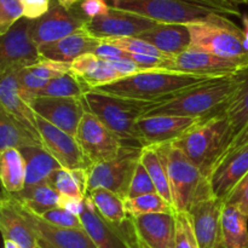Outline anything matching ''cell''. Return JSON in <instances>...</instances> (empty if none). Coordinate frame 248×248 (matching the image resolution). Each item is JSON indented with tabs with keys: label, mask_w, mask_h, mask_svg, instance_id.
Returning <instances> with one entry per match:
<instances>
[{
	"label": "cell",
	"mask_w": 248,
	"mask_h": 248,
	"mask_svg": "<svg viewBox=\"0 0 248 248\" xmlns=\"http://www.w3.org/2000/svg\"><path fill=\"white\" fill-rule=\"evenodd\" d=\"M247 70H245L232 77L216 78L195 85L179 92L167 101H162L150 109L144 116L165 114L200 118L205 120L211 116L218 115L223 113L230 98L244 82Z\"/></svg>",
	"instance_id": "1"
},
{
	"label": "cell",
	"mask_w": 248,
	"mask_h": 248,
	"mask_svg": "<svg viewBox=\"0 0 248 248\" xmlns=\"http://www.w3.org/2000/svg\"><path fill=\"white\" fill-rule=\"evenodd\" d=\"M116 9L135 12L157 23L190 24L213 16L242 17L232 0H111Z\"/></svg>",
	"instance_id": "2"
},
{
	"label": "cell",
	"mask_w": 248,
	"mask_h": 248,
	"mask_svg": "<svg viewBox=\"0 0 248 248\" xmlns=\"http://www.w3.org/2000/svg\"><path fill=\"white\" fill-rule=\"evenodd\" d=\"M210 80V78L169 70H148L103 85L96 91L124 98L159 102L172 98L179 92Z\"/></svg>",
	"instance_id": "3"
},
{
	"label": "cell",
	"mask_w": 248,
	"mask_h": 248,
	"mask_svg": "<svg viewBox=\"0 0 248 248\" xmlns=\"http://www.w3.org/2000/svg\"><path fill=\"white\" fill-rule=\"evenodd\" d=\"M234 138L229 120L223 113L205 119L174 140L191 162L208 179L216 164Z\"/></svg>",
	"instance_id": "4"
},
{
	"label": "cell",
	"mask_w": 248,
	"mask_h": 248,
	"mask_svg": "<svg viewBox=\"0 0 248 248\" xmlns=\"http://www.w3.org/2000/svg\"><path fill=\"white\" fill-rule=\"evenodd\" d=\"M87 110L94 114L107 127L125 142L142 145L137 123L159 102L138 101L91 90L84 96ZM143 147V145H142Z\"/></svg>",
	"instance_id": "5"
},
{
	"label": "cell",
	"mask_w": 248,
	"mask_h": 248,
	"mask_svg": "<svg viewBox=\"0 0 248 248\" xmlns=\"http://www.w3.org/2000/svg\"><path fill=\"white\" fill-rule=\"evenodd\" d=\"M191 35L189 50L212 53L220 57L248 60V43L244 29L229 17L213 16L188 24Z\"/></svg>",
	"instance_id": "6"
},
{
	"label": "cell",
	"mask_w": 248,
	"mask_h": 248,
	"mask_svg": "<svg viewBox=\"0 0 248 248\" xmlns=\"http://www.w3.org/2000/svg\"><path fill=\"white\" fill-rule=\"evenodd\" d=\"M166 156L174 211L189 212L210 182L173 143H166Z\"/></svg>",
	"instance_id": "7"
},
{
	"label": "cell",
	"mask_w": 248,
	"mask_h": 248,
	"mask_svg": "<svg viewBox=\"0 0 248 248\" xmlns=\"http://www.w3.org/2000/svg\"><path fill=\"white\" fill-rule=\"evenodd\" d=\"M143 147L135 143H126L115 159L103 164L92 165L87 170L89 193L97 188H104L125 200L135 170L140 162Z\"/></svg>",
	"instance_id": "8"
},
{
	"label": "cell",
	"mask_w": 248,
	"mask_h": 248,
	"mask_svg": "<svg viewBox=\"0 0 248 248\" xmlns=\"http://www.w3.org/2000/svg\"><path fill=\"white\" fill-rule=\"evenodd\" d=\"M75 138L91 166L115 159L127 143L90 111L85 113Z\"/></svg>",
	"instance_id": "9"
},
{
	"label": "cell",
	"mask_w": 248,
	"mask_h": 248,
	"mask_svg": "<svg viewBox=\"0 0 248 248\" xmlns=\"http://www.w3.org/2000/svg\"><path fill=\"white\" fill-rule=\"evenodd\" d=\"M248 69V60L220 57L200 51L188 50L178 56L169 57L166 70L210 78H227Z\"/></svg>",
	"instance_id": "10"
},
{
	"label": "cell",
	"mask_w": 248,
	"mask_h": 248,
	"mask_svg": "<svg viewBox=\"0 0 248 248\" xmlns=\"http://www.w3.org/2000/svg\"><path fill=\"white\" fill-rule=\"evenodd\" d=\"M224 201L218 198L208 184L189 210L191 224L200 248H224L220 232Z\"/></svg>",
	"instance_id": "11"
},
{
	"label": "cell",
	"mask_w": 248,
	"mask_h": 248,
	"mask_svg": "<svg viewBox=\"0 0 248 248\" xmlns=\"http://www.w3.org/2000/svg\"><path fill=\"white\" fill-rule=\"evenodd\" d=\"M31 19L23 18L14 24L0 39V73L28 68L40 62L39 47L31 35Z\"/></svg>",
	"instance_id": "12"
},
{
	"label": "cell",
	"mask_w": 248,
	"mask_h": 248,
	"mask_svg": "<svg viewBox=\"0 0 248 248\" xmlns=\"http://www.w3.org/2000/svg\"><path fill=\"white\" fill-rule=\"evenodd\" d=\"M89 21L79 5L73 9H65L60 4H55L47 14L31 21V35L39 47L82 31Z\"/></svg>",
	"instance_id": "13"
},
{
	"label": "cell",
	"mask_w": 248,
	"mask_h": 248,
	"mask_svg": "<svg viewBox=\"0 0 248 248\" xmlns=\"http://www.w3.org/2000/svg\"><path fill=\"white\" fill-rule=\"evenodd\" d=\"M80 219L84 230L97 248H136L137 235L131 217L124 227H113L97 212L89 195L85 198Z\"/></svg>",
	"instance_id": "14"
},
{
	"label": "cell",
	"mask_w": 248,
	"mask_h": 248,
	"mask_svg": "<svg viewBox=\"0 0 248 248\" xmlns=\"http://www.w3.org/2000/svg\"><path fill=\"white\" fill-rule=\"evenodd\" d=\"M156 24L157 22L148 17L110 6L108 14L90 19L85 26V31L99 40L130 36L137 38Z\"/></svg>",
	"instance_id": "15"
},
{
	"label": "cell",
	"mask_w": 248,
	"mask_h": 248,
	"mask_svg": "<svg viewBox=\"0 0 248 248\" xmlns=\"http://www.w3.org/2000/svg\"><path fill=\"white\" fill-rule=\"evenodd\" d=\"M14 199L41 248H97L84 229H72L50 224L28 210L15 196Z\"/></svg>",
	"instance_id": "16"
},
{
	"label": "cell",
	"mask_w": 248,
	"mask_h": 248,
	"mask_svg": "<svg viewBox=\"0 0 248 248\" xmlns=\"http://www.w3.org/2000/svg\"><path fill=\"white\" fill-rule=\"evenodd\" d=\"M36 125L44 148L63 169L89 170L91 167L74 136L56 127L39 115H36Z\"/></svg>",
	"instance_id": "17"
},
{
	"label": "cell",
	"mask_w": 248,
	"mask_h": 248,
	"mask_svg": "<svg viewBox=\"0 0 248 248\" xmlns=\"http://www.w3.org/2000/svg\"><path fill=\"white\" fill-rule=\"evenodd\" d=\"M31 108L36 115L74 137L85 113L89 111L84 98L67 97H36Z\"/></svg>",
	"instance_id": "18"
},
{
	"label": "cell",
	"mask_w": 248,
	"mask_h": 248,
	"mask_svg": "<svg viewBox=\"0 0 248 248\" xmlns=\"http://www.w3.org/2000/svg\"><path fill=\"white\" fill-rule=\"evenodd\" d=\"M202 120L200 118L157 114L143 116L138 120L137 126L142 138V145L145 147L174 142Z\"/></svg>",
	"instance_id": "19"
},
{
	"label": "cell",
	"mask_w": 248,
	"mask_h": 248,
	"mask_svg": "<svg viewBox=\"0 0 248 248\" xmlns=\"http://www.w3.org/2000/svg\"><path fill=\"white\" fill-rule=\"evenodd\" d=\"M17 72V69H11L0 73V109L14 116L41 140L36 114L19 86Z\"/></svg>",
	"instance_id": "20"
},
{
	"label": "cell",
	"mask_w": 248,
	"mask_h": 248,
	"mask_svg": "<svg viewBox=\"0 0 248 248\" xmlns=\"http://www.w3.org/2000/svg\"><path fill=\"white\" fill-rule=\"evenodd\" d=\"M174 213H156L131 218L138 239L142 240L149 248H174Z\"/></svg>",
	"instance_id": "21"
},
{
	"label": "cell",
	"mask_w": 248,
	"mask_h": 248,
	"mask_svg": "<svg viewBox=\"0 0 248 248\" xmlns=\"http://www.w3.org/2000/svg\"><path fill=\"white\" fill-rule=\"evenodd\" d=\"M0 230L4 240L16 242L23 248H41L33 230L19 212L12 194L5 190L0 201Z\"/></svg>",
	"instance_id": "22"
},
{
	"label": "cell",
	"mask_w": 248,
	"mask_h": 248,
	"mask_svg": "<svg viewBox=\"0 0 248 248\" xmlns=\"http://www.w3.org/2000/svg\"><path fill=\"white\" fill-rule=\"evenodd\" d=\"M99 43V39L94 38L82 29L61 40L39 46V52L43 60L72 63L80 56L93 53L98 47Z\"/></svg>",
	"instance_id": "23"
},
{
	"label": "cell",
	"mask_w": 248,
	"mask_h": 248,
	"mask_svg": "<svg viewBox=\"0 0 248 248\" xmlns=\"http://www.w3.org/2000/svg\"><path fill=\"white\" fill-rule=\"evenodd\" d=\"M248 172V142L228 155L208 177L212 191L224 199L230 189Z\"/></svg>",
	"instance_id": "24"
},
{
	"label": "cell",
	"mask_w": 248,
	"mask_h": 248,
	"mask_svg": "<svg viewBox=\"0 0 248 248\" xmlns=\"http://www.w3.org/2000/svg\"><path fill=\"white\" fill-rule=\"evenodd\" d=\"M137 38L155 46L165 55L178 56L190 48L191 35L188 24L157 23Z\"/></svg>",
	"instance_id": "25"
},
{
	"label": "cell",
	"mask_w": 248,
	"mask_h": 248,
	"mask_svg": "<svg viewBox=\"0 0 248 248\" xmlns=\"http://www.w3.org/2000/svg\"><path fill=\"white\" fill-rule=\"evenodd\" d=\"M70 72L87 85L90 90L123 79L108 61L97 57L94 53H86L78 57L74 62H72Z\"/></svg>",
	"instance_id": "26"
},
{
	"label": "cell",
	"mask_w": 248,
	"mask_h": 248,
	"mask_svg": "<svg viewBox=\"0 0 248 248\" xmlns=\"http://www.w3.org/2000/svg\"><path fill=\"white\" fill-rule=\"evenodd\" d=\"M19 152L26 162V186L47 184L50 177L62 169L60 162L43 147L23 148Z\"/></svg>",
	"instance_id": "27"
},
{
	"label": "cell",
	"mask_w": 248,
	"mask_h": 248,
	"mask_svg": "<svg viewBox=\"0 0 248 248\" xmlns=\"http://www.w3.org/2000/svg\"><path fill=\"white\" fill-rule=\"evenodd\" d=\"M140 160L152 177L157 193L173 206L167 169L166 144L145 145L143 147Z\"/></svg>",
	"instance_id": "28"
},
{
	"label": "cell",
	"mask_w": 248,
	"mask_h": 248,
	"mask_svg": "<svg viewBox=\"0 0 248 248\" xmlns=\"http://www.w3.org/2000/svg\"><path fill=\"white\" fill-rule=\"evenodd\" d=\"M220 232L224 248H248V217L235 206L224 203Z\"/></svg>",
	"instance_id": "29"
},
{
	"label": "cell",
	"mask_w": 248,
	"mask_h": 248,
	"mask_svg": "<svg viewBox=\"0 0 248 248\" xmlns=\"http://www.w3.org/2000/svg\"><path fill=\"white\" fill-rule=\"evenodd\" d=\"M28 147H43V142L14 116L0 109V152Z\"/></svg>",
	"instance_id": "30"
},
{
	"label": "cell",
	"mask_w": 248,
	"mask_h": 248,
	"mask_svg": "<svg viewBox=\"0 0 248 248\" xmlns=\"http://www.w3.org/2000/svg\"><path fill=\"white\" fill-rule=\"evenodd\" d=\"M0 179L2 188L10 194H18L26 186V162L18 149L0 152Z\"/></svg>",
	"instance_id": "31"
},
{
	"label": "cell",
	"mask_w": 248,
	"mask_h": 248,
	"mask_svg": "<svg viewBox=\"0 0 248 248\" xmlns=\"http://www.w3.org/2000/svg\"><path fill=\"white\" fill-rule=\"evenodd\" d=\"M97 212L109 224L121 228L130 219L125 208V200L118 194L104 188H97L89 193Z\"/></svg>",
	"instance_id": "32"
},
{
	"label": "cell",
	"mask_w": 248,
	"mask_h": 248,
	"mask_svg": "<svg viewBox=\"0 0 248 248\" xmlns=\"http://www.w3.org/2000/svg\"><path fill=\"white\" fill-rule=\"evenodd\" d=\"M47 184L62 196L85 199L89 195L87 170H67L62 167L50 177Z\"/></svg>",
	"instance_id": "33"
},
{
	"label": "cell",
	"mask_w": 248,
	"mask_h": 248,
	"mask_svg": "<svg viewBox=\"0 0 248 248\" xmlns=\"http://www.w3.org/2000/svg\"><path fill=\"white\" fill-rule=\"evenodd\" d=\"M14 196L36 216H41L52 208L58 207L61 198L60 194L48 184L26 186L21 193L15 194Z\"/></svg>",
	"instance_id": "34"
},
{
	"label": "cell",
	"mask_w": 248,
	"mask_h": 248,
	"mask_svg": "<svg viewBox=\"0 0 248 248\" xmlns=\"http://www.w3.org/2000/svg\"><path fill=\"white\" fill-rule=\"evenodd\" d=\"M90 87L85 85L72 72L48 81V84L36 94V97H67V98H84Z\"/></svg>",
	"instance_id": "35"
},
{
	"label": "cell",
	"mask_w": 248,
	"mask_h": 248,
	"mask_svg": "<svg viewBox=\"0 0 248 248\" xmlns=\"http://www.w3.org/2000/svg\"><path fill=\"white\" fill-rule=\"evenodd\" d=\"M125 208L128 217L156 215V213H174V207L159 193L145 194L132 199H125Z\"/></svg>",
	"instance_id": "36"
},
{
	"label": "cell",
	"mask_w": 248,
	"mask_h": 248,
	"mask_svg": "<svg viewBox=\"0 0 248 248\" xmlns=\"http://www.w3.org/2000/svg\"><path fill=\"white\" fill-rule=\"evenodd\" d=\"M223 114L229 120L234 137L248 124V69L244 82L225 106Z\"/></svg>",
	"instance_id": "37"
},
{
	"label": "cell",
	"mask_w": 248,
	"mask_h": 248,
	"mask_svg": "<svg viewBox=\"0 0 248 248\" xmlns=\"http://www.w3.org/2000/svg\"><path fill=\"white\" fill-rule=\"evenodd\" d=\"M174 248H200L188 212H176Z\"/></svg>",
	"instance_id": "38"
},
{
	"label": "cell",
	"mask_w": 248,
	"mask_h": 248,
	"mask_svg": "<svg viewBox=\"0 0 248 248\" xmlns=\"http://www.w3.org/2000/svg\"><path fill=\"white\" fill-rule=\"evenodd\" d=\"M109 44L118 46L123 50L127 51L130 53H136V55H148L155 56V57H167L170 55H165L161 51L157 50L155 46L150 45L147 41L142 40L136 36H130V38H113V39H104Z\"/></svg>",
	"instance_id": "39"
},
{
	"label": "cell",
	"mask_w": 248,
	"mask_h": 248,
	"mask_svg": "<svg viewBox=\"0 0 248 248\" xmlns=\"http://www.w3.org/2000/svg\"><path fill=\"white\" fill-rule=\"evenodd\" d=\"M152 193H157L156 188H155L152 177L148 173L147 169L143 166V164L140 160V162H138L137 167L135 170V173L132 176V179H131L126 199L137 198V196Z\"/></svg>",
	"instance_id": "40"
},
{
	"label": "cell",
	"mask_w": 248,
	"mask_h": 248,
	"mask_svg": "<svg viewBox=\"0 0 248 248\" xmlns=\"http://www.w3.org/2000/svg\"><path fill=\"white\" fill-rule=\"evenodd\" d=\"M23 17L24 10L21 0H0V35H4Z\"/></svg>",
	"instance_id": "41"
},
{
	"label": "cell",
	"mask_w": 248,
	"mask_h": 248,
	"mask_svg": "<svg viewBox=\"0 0 248 248\" xmlns=\"http://www.w3.org/2000/svg\"><path fill=\"white\" fill-rule=\"evenodd\" d=\"M70 67H72V63L56 62V61L51 60H41L40 62L35 63V64L31 65L28 68L38 78L46 80V81H50V80L56 79V78L62 77V75L69 73Z\"/></svg>",
	"instance_id": "42"
},
{
	"label": "cell",
	"mask_w": 248,
	"mask_h": 248,
	"mask_svg": "<svg viewBox=\"0 0 248 248\" xmlns=\"http://www.w3.org/2000/svg\"><path fill=\"white\" fill-rule=\"evenodd\" d=\"M39 217L45 220V222L50 223V224L56 225V227L72 228V229H84L81 219H80V216L74 215V213L69 212V211L64 210V208H52V210L43 213Z\"/></svg>",
	"instance_id": "43"
},
{
	"label": "cell",
	"mask_w": 248,
	"mask_h": 248,
	"mask_svg": "<svg viewBox=\"0 0 248 248\" xmlns=\"http://www.w3.org/2000/svg\"><path fill=\"white\" fill-rule=\"evenodd\" d=\"M227 205L235 206L248 217V172L230 189L223 199Z\"/></svg>",
	"instance_id": "44"
},
{
	"label": "cell",
	"mask_w": 248,
	"mask_h": 248,
	"mask_svg": "<svg viewBox=\"0 0 248 248\" xmlns=\"http://www.w3.org/2000/svg\"><path fill=\"white\" fill-rule=\"evenodd\" d=\"M24 10V17L31 21L40 18L47 14L52 5L57 4L56 0H21Z\"/></svg>",
	"instance_id": "45"
},
{
	"label": "cell",
	"mask_w": 248,
	"mask_h": 248,
	"mask_svg": "<svg viewBox=\"0 0 248 248\" xmlns=\"http://www.w3.org/2000/svg\"><path fill=\"white\" fill-rule=\"evenodd\" d=\"M94 55L97 57L102 58L104 61H120V60H130L131 53L118 46L109 44L107 41L101 40L98 47L94 51Z\"/></svg>",
	"instance_id": "46"
},
{
	"label": "cell",
	"mask_w": 248,
	"mask_h": 248,
	"mask_svg": "<svg viewBox=\"0 0 248 248\" xmlns=\"http://www.w3.org/2000/svg\"><path fill=\"white\" fill-rule=\"evenodd\" d=\"M79 7L82 14L89 19L103 16V15L108 14V11L110 10V6L107 4L106 0H81Z\"/></svg>",
	"instance_id": "47"
},
{
	"label": "cell",
	"mask_w": 248,
	"mask_h": 248,
	"mask_svg": "<svg viewBox=\"0 0 248 248\" xmlns=\"http://www.w3.org/2000/svg\"><path fill=\"white\" fill-rule=\"evenodd\" d=\"M111 67L119 73L123 78L130 77V75L138 74L142 72H148V70L142 69L140 65L132 60H120V61H108Z\"/></svg>",
	"instance_id": "48"
},
{
	"label": "cell",
	"mask_w": 248,
	"mask_h": 248,
	"mask_svg": "<svg viewBox=\"0 0 248 248\" xmlns=\"http://www.w3.org/2000/svg\"><path fill=\"white\" fill-rule=\"evenodd\" d=\"M247 142H248V124L246 126H245L244 128H242L241 131H240L239 133H237L236 136H235L234 138H232V140L230 142V144L228 145L227 149L224 150V153L222 154L220 159L218 160V162L216 164V166H217V165L219 164V162L222 161L223 159H225L228 155H230L232 152H235L236 149H239L240 147H242V145H244L245 143H247ZM216 166H215V169H216ZM215 169H213V170H215ZM213 170H212V171H213ZM211 173H212V172H211Z\"/></svg>",
	"instance_id": "49"
},
{
	"label": "cell",
	"mask_w": 248,
	"mask_h": 248,
	"mask_svg": "<svg viewBox=\"0 0 248 248\" xmlns=\"http://www.w3.org/2000/svg\"><path fill=\"white\" fill-rule=\"evenodd\" d=\"M85 206V199H78L72 198V196H62L60 198V202H58V207L64 208V210L69 211V212L74 213V215L80 216Z\"/></svg>",
	"instance_id": "50"
},
{
	"label": "cell",
	"mask_w": 248,
	"mask_h": 248,
	"mask_svg": "<svg viewBox=\"0 0 248 248\" xmlns=\"http://www.w3.org/2000/svg\"><path fill=\"white\" fill-rule=\"evenodd\" d=\"M56 1H57V4H60L61 6L65 7V9H73V7H75L77 5H79L81 0H56Z\"/></svg>",
	"instance_id": "51"
},
{
	"label": "cell",
	"mask_w": 248,
	"mask_h": 248,
	"mask_svg": "<svg viewBox=\"0 0 248 248\" xmlns=\"http://www.w3.org/2000/svg\"><path fill=\"white\" fill-rule=\"evenodd\" d=\"M242 22H244V33L248 43V16H242Z\"/></svg>",
	"instance_id": "52"
},
{
	"label": "cell",
	"mask_w": 248,
	"mask_h": 248,
	"mask_svg": "<svg viewBox=\"0 0 248 248\" xmlns=\"http://www.w3.org/2000/svg\"><path fill=\"white\" fill-rule=\"evenodd\" d=\"M4 248H23L19 245H17L16 242L10 241V240H4Z\"/></svg>",
	"instance_id": "53"
},
{
	"label": "cell",
	"mask_w": 248,
	"mask_h": 248,
	"mask_svg": "<svg viewBox=\"0 0 248 248\" xmlns=\"http://www.w3.org/2000/svg\"><path fill=\"white\" fill-rule=\"evenodd\" d=\"M136 248H149V247H148L147 245H145L144 242L142 241V240L138 239V236H137V242H136Z\"/></svg>",
	"instance_id": "54"
},
{
	"label": "cell",
	"mask_w": 248,
	"mask_h": 248,
	"mask_svg": "<svg viewBox=\"0 0 248 248\" xmlns=\"http://www.w3.org/2000/svg\"><path fill=\"white\" fill-rule=\"evenodd\" d=\"M234 2H236V4H247L248 0H232Z\"/></svg>",
	"instance_id": "55"
}]
</instances>
